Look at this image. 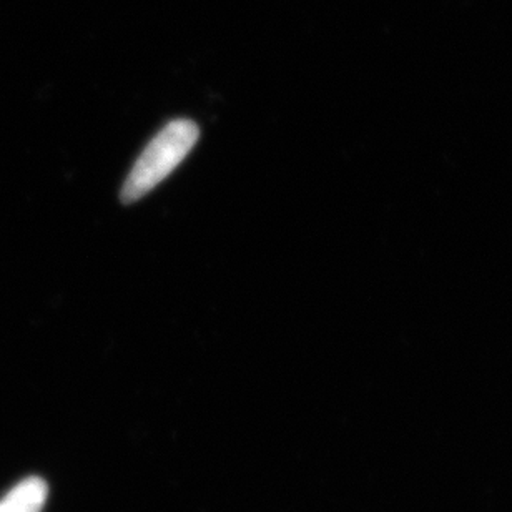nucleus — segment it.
Returning a JSON list of instances; mask_svg holds the SVG:
<instances>
[{
    "label": "nucleus",
    "instance_id": "obj_2",
    "mask_svg": "<svg viewBox=\"0 0 512 512\" xmlns=\"http://www.w3.org/2000/svg\"><path fill=\"white\" fill-rule=\"evenodd\" d=\"M49 496L44 479L27 478L0 501V512H42Z\"/></svg>",
    "mask_w": 512,
    "mask_h": 512
},
{
    "label": "nucleus",
    "instance_id": "obj_1",
    "mask_svg": "<svg viewBox=\"0 0 512 512\" xmlns=\"http://www.w3.org/2000/svg\"><path fill=\"white\" fill-rule=\"evenodd\" d=\"M200 128L188 119L172 120L150 140L125 180L120 198L133 203L152 192L192 152Z\"/></svg>",
    "mask_w": 512,
    "mask_h": 512
}]
</instances>
